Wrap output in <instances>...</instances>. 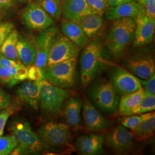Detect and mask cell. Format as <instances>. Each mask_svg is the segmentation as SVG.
Instances as JSON below:
<instances>
[{
	"label": "cell",
	"mask_w": 155,
	"mask_h": 155,
	"mask_svg": "<svg viewBox=\"0 0 155 155\" xmlns=\"http://www.w3.org/2000/svg\"><path fill=\"white\" fill-rule=\"evenodd\" d=\"M14 78L19 83L28 79L27 67L23 65L21 63L14 67Z\"/></svg>",
	"instance_id": "obj_36"
},
{
	"label": "cell",
	"mask_w": 155,
	"mask_h": 155,
	"mask_svg": "<svg viewBox=\"0 0 155 155\" xmlns=\"http://www.w3.org/2000/svg\"><path fill=\"white\" fill-rule=\"evenodd\" d=\"M140 83L144 89L145 94L155 96V75H153L148 79H139Z\"/></svg>",
	"instance_id": "obj_33"
},
{
	"label": "cell",
	"mask_w": 155,
	"mask_h": 155,
	"mask_svg": "<svg viewBox=\"0 0 155 155\" xmlns=\"http://www.w3.org/2000/svg\"><path fill=\"white\" fill-rule=\"evenodd\" d=\"M28 68V79L31 81H38L44 79L43 71L35 64L27 67Z\"/></svg>",
	"instance_id": "obj_34"
},
{
	"label": "cell",
	"mask_w": 155,
	"mask_h": 155,
	"mask_svg": "<svg viewBox=\"0 0 155 155\" xmlns=\"http://www.w3.org/2000/svg\"><path fill=\"white\" fill-rule=\"evenodd\" d=\"M104 138L101 135H84L78 139L76 147L82 155H98L103 152Z\"/></svg>",
	"instance_id": "obj_20"
},
{
	"label": "cell",
	"mask_w": 155,
	"mask_h": 155,
	"mask_svg": "<svg viewBox=\"0 0 155 155\" xmlns=\"http://www.w3.org/2000/svg\"><path fill=\"white\" fill-rule=\"evenodd\" d=\"M135 20L122 18L114 20L106 39V46L116 58L121 55L134 39Z\"/></svg>",
	"instance_id": "obj_1"
},
{
	"label": "cell",
	"mask_w": 155,
	"mask_h": 155,
	"mask_svg": "<svg viewBox=\"0 0 155 155\" xmlns=\"http://www.w3.org/2000/svg\"><path fill=\"white\" fill-rule=\"evenodd\" d=\"M124 66L129 72L141 79H148L155 74V61L150 56H136L130 58L126 61Z\"/></svg>",
	"instance_id": "obj_15"
},
{
	"label": "cell",
	"mask_w": 155,
	"mask_h": 155,
	"mask_svg": "<svg viewBox=\"0 0 155 155\" xmlns=\"http://www.w3.org/2000/svg\"><path fill=\"white\" fill-rule=\"evenodd\" d=\"M29 154L27 150L22 145L18 144L16 148H15L11 152L10 155H28Z\"/></svg>",
	"instance_id": "obj_42"
},
{
	"label": "cell",
	"mask_w": 155,
	"mask_h": 155,
	"mask_svg": "<svg viewBox=\"0 0 155 155\" xmlns=\"http://www.w3.org/2000/svg\"><path fill=\"white\" fill-rule=\"evenodd\" d=\"M110 82L117 92L122 95L142 88L139 78L120 67H116L112 70L110 75Z\"/></svg>",
	"instance_id": "obj_12"
},
{
	"label": "cell",
	"mask_w": 155,
	"mask_h": 155,
	"mask_svg": "<svg viewBox=\"0 0 155 155\" xmlns=\"http://www.w3.org/2000/svg\"><path fill=\"white\" fill-rule=\"evenodd\" d=\"M13 113V110L8 107L0 113V137L2 136L6 122Z\"/></svg>",
	"instance_id": "obj_37"
},
{
	"label": "cell",
	"mask_w": 155,
	"mask_h": 155,
	"mask_svg": "<svg viewBox=\"0 0 155 155\" xmlns=\"http://www.w3.org/2000/svg\"><path fill=\"white\" fill-rule=\"evenodd\" d=\"M39 4L52 18H58L62 15L61 0H37Z\"/></svg>",
	"instance_id": "obj_28"
},
{
	"label": "cell",
	"mask_w": 155,
	"mask_h": 155,
	"mask_svg": "<svg viewBox=\"0 0 155 155\" xmlns=\"http://www.w3.org/2000/svg\"><path fill=\"white\" fill-rule=\"evenodd\" d=\"M140 3L145 9L146 15L155 18V0H134Z\"/></svg>",
	"instance_id": "obj_38"
},
{
	"label": "cell",
	"mask_w": 155,
	"mask_h": 155,
	"mask_svg": "<svg viewBox=\"0 0 155 155\" xmlns=\"http://www.w3.org/2000/svg\"><path fill=\"white\" fill-rule=\"evenodd\" d=\"M11 101V95L0 86V110L8 107Z\"/></svg>",
	"instance_id": "obj_39"
},
{
	"label": "cell",
	"mask_w": 155,
	"mask_h": 155,
	"mask_svg": "<svg viewBox=\"0 0 155 155\" xmlns=\"http://www.w3.org/2000/svg\"><path fill=\"white\" fill-rule=\"evenodd\" d=\"M86 1L93 13L102 16L109 7L107 0H86Z\"/></svg>",
	"instance_id": "obj_32"
},
{
	"label": "cell",
	"mask_w": 155,
	"mask_h": 155,
	"mask_svg": "<svg viewBox=\"0 0 155 155\" xmlns=\"http://www.w3.org/2000/svg\"><path fill=\"white\" fill-rule=\"evenodd\" d=\"M18 144V140L13 134L1 136L0 137V155H10Z\"/></svg>",
	"instance_id": "obj_30"
},
{
	"label": "cell",
	"mask_w": 155,
	"mask_h": 155,
	"mask_svg": "<svg viewBox=\"0 0 155 155\" xmlns=\"http://www.w3.org/2000/svg\"><path fill=\"white\" fill-rule=\"evenodd\" d=\"M78 55L79 48L77 46L64 35L59 33L50 50L47 67L52 66L71 58H78Z\"/></svg>",
	"instance_id": "obj_8"
},
{
	"label": "cell",
	"mask_w": 155,
	"mask_h": 155,
	"mask_svg": "<svg viewBox=\"0 0 155 155\" xmlns=\"http://www.w3.org/2000/svg\"><path fill=\"white\" fill-rule=\"evenodd\" d=\"M62 15L65 19L75 21L81 17L93 13L86 0H61Z\"/></svg>",
	"instance_id": "obj_19"
},
{
	"label": "cell",
	"mask_w": 155,
	"mask_h": 155,
	"mask_svg": "<svg viewBox=\"0 0 155 155\" xmlns=\"http://www.w3.org/2000/svg\"><path fill=\"white\" fill-rule=\"evenodd\" d=\"M82 101L79 97H71L64 105V117L66 124L70 129L77 130L82 127L81 110Z\"/></svg>",
	"instance_id": "obj_17"
},
{
	"label": "cell",
	"mask_w": 155,
	"mask_h": 155,
	"mask_svg": "<svg viewBox=\"0 0 155 155\" xmlns=\"http://www.w3.org/2000/svg\"><path fill=\"white\" fill-rule=\"evenodd\" d=\"M14 24L9 21L0 22V47L14 29Z\"/></svg>",
	"instance_id": "obj_35"
},
{
	"label": "cell",
	"mask_w": 155,
	"mask_h": 155,
	"mask_svg": "<svg viewBox=\"0 0 155 155\" xmlns=\"http://www.w3.org/2000/svg\"><path fill=\"white\" fill-rule=\"evenodd\" d=\"M17 98L24 104L37 110L40 106V95L38 85L35 81H27L16 90Z\"/></svg>",
	"instance_id": "obj_18"
},
{
	"label": "cell",
	"mask_w": 155,
	"mask_h": 155,
	"mask_svg": "<svg viewBox=\"0 0 155 155\" xmlns=\"http://www.w3.org/2000/svg\"><path fill=\"white\" fill-rule=\"evenodd\" d=\"M17 50L19 61L21 64L26 67L33 64L36 56L34 45L19 35L17 43Z\"/></svg>",
	"instance_id": "obj_23"
},
{
	"label": "cell",
	"mask_w": 155,
	"mask_h": 155,
	"mask_svg": "<svg viewBox=\"0 0 155 155\" xmlns=\"http://www.w3.org/2000/svg\"><path fill=\"white\" fill-rule=\"evenodd\" d=\"M155 116L141 122L136 128L131 130L133 139L143 141L151 138L155 132Z\"/></svg>",
	"instance_id": "obj_26"
},
{
	"label": "cell",
	"mask_w": 155,
	"mask_h": 155,
	"mask_svg": "<svg viewBox=\"0 0 155 155\" xmlns=\"http://www.w3.org/2000/svg\"><path fill=\"white\" fill-rule=\"evenodd\" d=\"M133 140L131 131L123 126H117L107 134L105 143L116 153L125 154L133 149Z\"/></svg>",
	"instance_id": "obj_11"
},
{
	"label": "cell",
	"mask_w": 155,
	"mask_h": 155,
	"mask_svg": "<svg viewBox=\"0 0 155 155\" xmlns=\"http://www.w3.org/2000/svg\"><path fill=\"white\" fill-rule=\"evenodd\" d=\"M19 63H20V62L13 61L0 54V67L12 68L17 66Z\"/></svg>",
	"instance_id": "obj_41"
},
{
	"label": "cell",
	"mask_w": 155,
	"mask_h": 155,
	"mask_svg": "<svg viewBox=\"0 0 155 155\" xmlns=\"http://www.w3.org/2000/svg\"><path fill=\"white\" fill-rule=\"evenodd\" d=\"M155 116V111H150L141 114L127 116L121 120L123 127L131 130L137 127L141 123L152 117Z\"/></svg>",
	"instance_id": "obj_29"
},
{
	"label": "cell",
	"mask_w": 155,
	"mask_h": 155,
	"mask_svg": "<svg viewBox=\"0 0 155 155\" xmlns=\"http://www.w3.org/2000/svg\"><path fill=\"white\" fill-rule=\"evenodd\" d=\"M134 0H107V4L109 6H115L122 5L125 3L133 1Z\"/></svg>",
	"instance_id": "obj_43"
},
{
	"label": "cell",
	"mask_w": 155,
	"mask_h": 155,
	"mask_svg": "<svg viewBox=\"0 0 155 155\" xmlns=\"http://www.w3.org/2000/svg\"><path fill=\"white\" fill-rule=\"evenodd\" d=\"M134 20L136 28L133 46L139 47L151 43L155 33V18L145 14Z\"/></svg>",
	"instance_id": "obj_13"
},
{
	"label": "cell",
	"mask_w": 155,
	"mask_h": 155,
	"mask_svg": "<svg viewBox=\"0 0 155 155\" xmlns=\"http://www.w3.org/2000/svg\"><path fill=\"white\" fill-rule=\"evenodd\" d=\"M74 22L81 27L87 38H91L101 31L104 20L102 16L91 13L81 17Z\"/></svg>",
	"instance_id": "obj_21"
},
{
	"label": "cell",
	"mask_w": 155,
	"mask_h": 155,
	"mask_svg": "<svg viewBox=\"0 0 155 155\" xmlns=\"http://www.w3.org/2000/svg\"><path fill=\"white\" fill-rule=\"evenodd\" d=\"M144 95L145 91L143 87L133 93L123 95L120 101H119L116 112L113 115L124 116L127 111L132 109L142 100Z\"/></svg>",
	"instance_id": "obj_24"
},
{
	"label": "cell",
	"mask_w": 155,
	"mask_h": 155,
	"mask_svg": "<svg viewBox=\"0 0 155 155\" xmlns=\"http://www.w3.org/2000/svg\"><path fill=\"white\" fill-rule=\"evenodd\" d=\"M77 63V58H74L47 67L43 70L44 79L57 87L70 88L76 80Z\"/></svg>",
	"instance_id": "obj_6"
},
{
	"label": "cell",
	"mask_w": 155,
	"mask_h": 155,
	"mask_svg": "<svg viewBox=\"0 0 155 155\" xmlns=\"http://www.w3.org/2000/svg\"><path fill=\"white\" fill-rule=\"evenodd\" d=\"M90 97L94 106L106 114L116 112L120 96L110 81L101 79L97 81L90 90Z\"/></svg>",
	"instance_id": "obj_5"
},
{
	"label": "cell",
	"mask_w": 155,
	"mask_h": 155,
	"mask_svg": "<svg viewBox=\"0 0 155 155\" xmlns=\"http://www.w3.org/2000/svg\"><path fill=\"white\" fill-rule=\"evenodd\" d=\"M61 27L63 34L78 48L87 44L88 38L77 23L65 19L61 22Z\"/></svg>",
	"instance_id": "obj_22"
},
{
	"label": "cell",
	"mask_w": 155,
	"mask_h": 155,
	"mask_svg": "<svg viewBox=\"0 0 155 155\" xmlns=\"http://www.w3.org/2000/svg\"><path fill=\"white\" fill-rule=\"evenodd\" d=\"M36 82L40 90V106L41 110L49 116L60 114L63 110L70 93L67 90L53 85L45 79Z\"/></svg>",
	"instance_id": "obj_2"
},
{
	"label": "cell",
	"mask_w": 155,
	"mask_h": 155,
	"mask_svg": "<svg viewBox=\"0 0 155 155\" xmlns=\"http://www.w3.org/2000/svg\"><path fill=\"white\" fill-rule=\"evenodd\" d=\"M105 18L115 20L122 18H136L146 14L144 6L137 1H132L120 5L110 6L105 12Z\"/></svg>",
	"instance_id": "obj_16"
},
{
	"label": "cell",
	"mask_w": 155,
	"mask_h": 155,
	"mask_svg": "<svg viewBox=\"0 0 155 155\" xmlns=\"http://www.w3.org/2000/svg\"><path fill=\"white\" fill-rule=\"evenodd\" d=\"M22 17L28 28L35 31H42L54 24L53 18L36 2L31 3L25 8Z\"/></svg>",
	"instance_id": "obj_9"
},
{
	"label": "cell",
	"mask_w": 155,
	"mask_h": 155,
	"mask_svg": "<svg viewBox=\"0 0 155 155\" xmlns=\"http://www.w3.org/2000/svg\"><path fill=\"white\" fill-rule=\"evenodd\" d=\"M14 0H0V17L13 5Z\"/></svg>",
	"instance_id": "obj_40"
},
{
	"label": "cell",
	"mask_w": 155,
	"mask_h": 155,
	"mask_svg": "<svg viewBox=\"0 0 155 155\" xmlns=\"http://www.w3.org/2000/svg\"><path fill=\"white\" fill-rule=\"evenodd\" d=\"M155 96L145 94L144 97L132 109L127 111L124 116L141 114L155 110Z\"/></svg>",
	"instance_id": "obj_27"
},
{
	"label": "cell",
	"mask_w": 155,
	"mask_h": 155,
	"mask_svg": "<svg viewBox=\"0 0 155 155\" xmlns=\"http://www.w3.org/2000/svg\"><path fill=\"white\" fill-rule=\"evenodd\" d=\"M16 67V66H15ZM14 67H0V83L12 87L19 83L14 78Z\"/></svg>",
	"instance_id": "obj_31"
},
{
	"label": "cell",
	"mask_w": 155,
	"mask_h": 155,
	"mask_svg": "<svg viewBox=\"0 0 155 155\" xmlns=\"http://www.w3.org/2000/svg\"><path fill=\"white\" fill-rule=\"evenodd\" d=\"M103 45L97 39L87 45L80 58L81 79L83 87H86L99 72L104 64Z\"/></svg>",
	"instance_id": "obj_4"
},
{
	"label": "cell",
	"mask_w": 155,
	"mask_h": 155,
	"mask_svg": "<svg viewBox=\"0 0 155 155\" xmlns=\"http://www.w3.org/2000/svg\"><path fill=\"white\" fill-rule=\"evenodd\" d=\"M38 136L47 148H59L66 153L75 150L71 143V129L66 124L47 122L38 129Z\"/></svg>",
	"instance_id": "obj_3"
},
{
	"label": "cell",
	"mask_w": 155,
	"mask_h": 155,
	"mask_svg": "<svg viewBox=\"0 0 155 155\" xmlns=\"http://www.w3.org/2000/svg\"><path fill=\"white\" fill-rule=\"evenodd\" d=\"M18 37V32L16 29H13L1 46L0 54L11 60L20 62L17 50Z\"/></svg>",
	"instance_id": "obj_25"
},
{
	"label": "cell",
	"mask_w": 155,
	"mask_h": 155,
	"mask_svg": "<svg viewBox=\"0 0 155 155\" xmlns=\"http://www.w3.org/2000/svg\"><path fill=\"white\" fill-rule=\"evenodd\" d=\"M9 130L16 137L19 144L24 146L29 154L39 153L47 149V147L35 133L27 121L17 120L11 124Z\"/></svg>",
	"instance_id": "obj_7"
},
{
	"label": "cell",
	"mask_w": 155,
	"mask_h": 155,
	"mask_svg": "<svg viewBox=\"0 0 155 155\" xmlns=\"http://www.w3.org/2000/svg\"><path fill=\"white\" fill-rule=\"evenodd\" d=\"M58 33L56 28L51 27L42 31L36 38L34 45L36 51L34 64L43 71L47 67L50 50Z\"/></svg>",
	"instance_id": "obj_10"
},
{
	"label": "cell",
	"mask_w": 155,
	"mask_h": 155,
	"mask_svg": "<svg viewBox=\"0 0 155 155\" xmlns=\"http://www.w3.org/2000/svg\"><path fill=\"white\" fill-rule=\"evenodd\" d=\"M82 107L83 121L89 129L101 131L110 127V121L103 116L90 101L85 99Z\"/></svg>",
	"instance_id": "obj_14"
}]
</instances>
